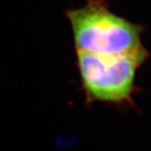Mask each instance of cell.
I'll return each mask as SVG.
<instances>
[{
  "label": "cell",
  "instance_id": "1",
  "mask_svg": "<svg viewBox=\"0 0 151 151\" xmlns=\"http://www.w3.org/2000/svg\"><path fill=\"white\" fill-rule=\"evenodd\" d=\"M149 57L144 46L118 55L77 52L76 65L87 104L134 106L133 96L140 91L136 84L137 73Z\"/></svg>",
  "mask_w": 151,
  "mask_h": 151
},
{
  "label": "cell",
  "instance_id": "2",
  "mask_svg": "<svg viewBox=\"0 0 151 151\" xmlns=\"http://www.w3.org/2000/svg\"><path fill=\"white\" fill-rule=\"evenodd\" d=\"M76 52L118 55L143 47L145 27L111 11L107 0H87L78 8L65 10Z\"/></svg>",
  "mask_w": 151,
  "mask_h": 151
}]
</instances>
